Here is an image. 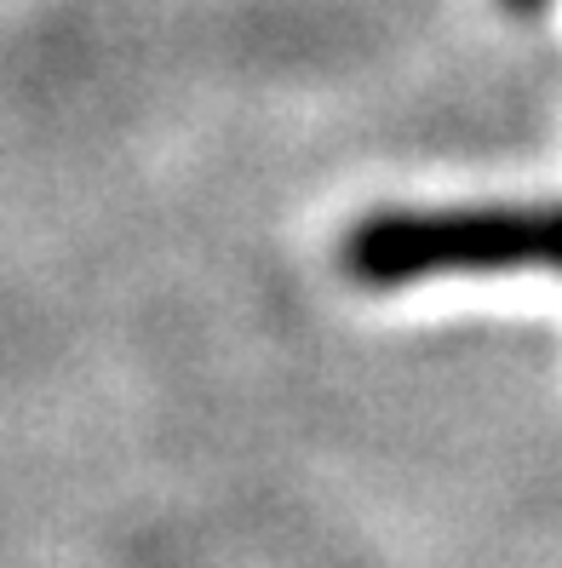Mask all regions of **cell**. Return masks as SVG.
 Returning <instances> with one entry per match:
<instances>
[{
	"mask_svg": "<svg viewBox=\"0 0 562 568\" xmlns=\"http://www.w3.org/2000/svg\"><path fill=\"white\" fill-rule=\"evenodd\" d=\"M345 271L361 287H408L425 276H562V202L459 207V213H374L345 236Z\"/></svg>",
	"mask_w": 562,
	"mask_h": 568,
	"instance_id": "6da1fadb",
	"label": "cell"
},
{
	"mask_svg": "<svg viewBox=\"0 0 562 568\" xmlns=\"http://www.w3.org/2000/svg\"><path fill=\"white\" fill-rule=\"evenodd\" d=\"M505 7H511V12H545L551 0H505Z\"/></svg>",
	"mask_w": 562,
	"mask_h": 568,
	"instance_id": "7a4b0ae2",
	"label": "cell"
}]
</instances>
